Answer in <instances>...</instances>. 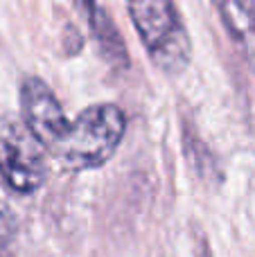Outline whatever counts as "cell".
I'll use <instances>...</instances> for the list:
<instances>
[{"label":"cell","instance_id":"52a82bcc","mask_svg":"<svg viewBox=\"0 0 255 257\" xmlns=\"http://www.w3.org/2000/svg\"><path fill=\"white\" fill-rule=\"evenodd\" d=\"M16 237V217L5 203H0V257L12 255V241Z\"/></svg>","mask_w":255,"mask_h":257},{"label":"cell","instance_id":"5b68a950","mask_svg":"<svg viewBox=\"0 0 255 257\" xmlns=\"http://www.w3.org/2000/svg\"><path fill=\"white\" fill-rule=\"evenodd\" d=\"M212 5L255 75V0H212Z\"/></svg>","mask_w":255,"mask_h":257},{"label":"cell","instance_id":"277c9868","mask_svg":"<svg viewBox=\"0 0 255 257\" xmlns=\"http://www.w3.org/2000/svg\"><path fill=\"white\" fill-rule=\"evenodd\" d=\"M21 113L23 122L36 136V140L45 147V151H52L68 131L66 111L57 95L52 93L48 84L39 77H27L21 86Z\"/></svg>","mask_w":255,"mask_h":257},{"label":"cell","instance_id":"3957f363","mask_svg":"<svg viewBox=\"0 0 255 257\" xmlns=\"http://www.w3.org/2000/svg\"><path fill=\"white\" fill-rule=\"evenodd\" d=\"M0 176L18 194H34L48 178L45 147L18 117H0Z\"/></svg>","mask_w":255,"mask_h":257},{"label":"cell","instance_id":"8992f818","mask_svg":"<svg viewBox=\"0 0 255 257\" xmlns=\"http://www.w3.org/2000/svg\"><path fill=\"white\" fill-rule=\"evenodd\" d=\"M77 5L81 7L86 21H88L90 34L97 41L99 52L104 54V59L111 63H117V66H126L129 57H126L124 43H122V36L117 32L115 23L106 16V12L95 0H77Z\"/></svg>","mask_w":255,"mask_h":257},{"label":"cell","instance_id":"7a4b0ae2","mask_svg":"<svg viewBox=\"0 0 255 257\" xmlns=\"http://www.w3.org/2000/svg\"><path fill=\"white\" fill-rule=\"evenodd\" d=\"M134 27L152 61L167 75L190 66L192 43L174 0H126Z\"/></svg>","mask_w":255,"mask_h":257},{"label":"cell","instance_id":"6da1fadb","mask_svg":"<svg viewBox=\"0 0 255 257\" xmlns=\"http://www.w3.org/2000/svg\"><path fill=\"white\" fill-rule=\"evenodd\" d=\"M126 117L113 104H95L81 111L50 154L59 158L63 169L84 172L102 167L120 147Z\"/></svg>","mask_w":255,"mask_h":257}]
</instances>
